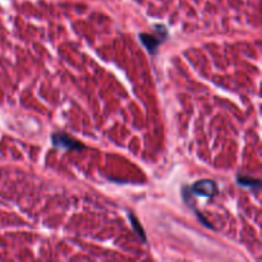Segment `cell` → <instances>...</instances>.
<instances>
[{"label":"cell","mask_w":262,"mask_h":262,"mask_svg":"<svg viewBox=\"0 0 262 262\" xmlns=\"http://www.w3.org/2000/svg\"><path fill=\"white\" fill-rule=\"evenodd\" d=\"M52 145L56 148H62V150L66 151H74V150H83L86 148L83 144H81L70 136H68L66 133L63 132H56L52 134L51 137Z\"/></svg>","instance_id":"cell-1"},{"label":"cell","mask_w":262,"mask_h":262,"mask_svg":"<svg viewBox=\"0 0 262 262\" xmlns=\"http://www.w3.org/2000/svg\"><path fill=\"white\" fill-rule=\"evenodd\" d=\"M217 192H219L217 184L211 179H202V180L193 183L191 191H189V193H193L196 196L206 197V198H213V196H216Z\"/></svg>","instance_id":"cell-2"},{"label":"cell","mask_w":262,"mask_h":262,"mask_svg":"<svg viewBox=\"0 0 262 262\" xmlns=\"http://www.w3.org/2000/svg\"><path fill=\"white\" fill-rule=\"evenodd\" d=\"M160 27L161 26H156V27H155V30L159 32V35L156 36L150 35V33H145V32L140 35V40L141 42H142V45L146 48L147 51L150 52V54H155L159 45L163 42V40H165L164 36H160Z\"/></svg>","instance_id":"cell-3"},{"label":"cell","mask_w":262,"mask_h":262,"mask_svg":"<svg viewBox=\"0 0 262 262\" xmlns=\"http://www.w3.org/2000/svg\"><path fill=\"white\" fill-rule=\"evenodd\" d=\"M237 183L238 185L252 189V191H255V192H259L260 189H261V180H260V179L252 178V177H247V175H238Z\"/></svg>","instance_id":"cell-4"},{"label":"cell","mask_w":262,"mask_h":262,"mask_svg":"<svg viewBox=\"0 0 262 262\" xmlns=\"http://www.w3.org/2000/svg\"><path fill=\"white\" fill-rule=\"evenodd\" d=\"M128 217H130L131 224H132L133 229L136 230L137 235L138 237H141V239L144 242H146V235H145V230H144V227L141 225V223L138 220H137V217L133 215V213H128Z\"/></svg>","instance_id":"cell-5"}]
</instances>
